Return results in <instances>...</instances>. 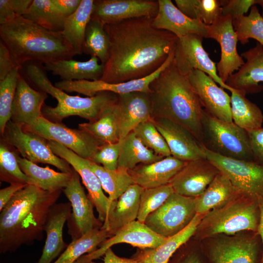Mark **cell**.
Instances as JSON below:
<instances>
[{"instance_id":"603a6c76","label":"cell","mask_w":263,"mask_h":263,"mask_svg":"<svg viewBox=\"0 0 263 263\" xmlns=\"http://www.w3.org/2000/svg\"><path fill=\"white\" fill-rule=\"evenodd\" d=\"M70 202L56 203L47 215L44 225L46 239L42 254L37 263H52L68 244L63 239V228L72 212Z\"/></svg>"},{"instance_id":"44dd1931","label":"cell","mask_w":263,"mask_h":263,"mask_svg":"<svg viewBox=\"0 0 263 263\" xmlns=\"http://www.w3.org/2000/svg\"><path fill=\"white\" fill-rule=\"evenodd\" d=\"M220 172L207 159L187 162L169 182L174 192L187 197L200 195Z\"/></svg>"},{"instance_id":"f1b7e54d","label":"cell","mask_w":263,"mask_h":263,"mask_svg":"<svg viewBox=\"0 0 263 263\" xmlns=\"http://www.w3.org/2000/svg\"><path fill=\"white\" fill-rule=\"evenodd\" d=\"M204 215L196 213L190 224L177 234L167 238L157 247L139 249L132 258L140 263H168L175 252L195 234Z\"/></svg>"},{"instance_id":"11a10c76","label":"cell","mask_w":263,"mask_h":263,"mask_svg":"<svg viewBox=\"0 0 263 263\" xmlns=\"http://www.w3.org/2000/svg\"><path fill=\"white\" fill-rule=\"evenodd\" d=\"M27 184H13L0 190V211L14 195Z\"/></svg>"},{"instance_id":"816d5d0a","label":"cell","mask_w":263,"mask_h":263,"mask_svg":"<svg viewBox=\"0 0 263 263\" xmlns=\"http://www.w3.org/2000/svg\"><path fill=\"white\" fill-rule=\"evenodd\" d=\"M254 160L263 165V128L247 132Z\"/></svg>"},{"instance_id":"d590c367","label":"cell","mask_w":263,"mask_h":263,"mask_svg":"<svg viewBox=\"0 0 263 263\" xmlns=\"http://www.w3.org/2000/svg\"><path fill=\"white\" fill-rule=\"evenodd\" d=\"M94 0H81L77 9L66 18L61 32L76 55L83 53L87 26L91 19Z\"/></svg>"},{"instance_id":"f35d334b","label":"cell","mask_w":263,"mask_h":263,"mask_svg":"<svg viewBox=\"0 0 263 263\" xmlns=\"http://www.w3.org/2000/svg\"><path fill=\"white\" fill-rule=\"evenodd\" d=\"M23 17L52 32H61L67 17L54 5L52 0H33Z\"/></svg>"},{"instance_id":"f546056e","label":"cell","mask_w":263,"mask_h":263,"mask_svg":"<svg viewBox=\"0 0 263 263\" xmlns=\"http://www.w3.org/2000/svg\"><path fill=\"white\" fill-rule=\"evenodd\" d=\"M98 60L95 56H91L86 61L62 59L46 63L44 67L63 81H95L100 80L103 74L104 65L99 64Z\"/></svg>"},{"instance_id":"ba28073f","label":"cell","mask_w":263,"mask_h":263,"mask_svg":"<svg viewBox=\"0 0 263 263\" xmlns=\"http://www.w3.org/2000/svg\"><path fill=\"white\" fill-rule=\"evenodd\" d=\"M1 139L19 154L34 163L53 165L61 172L71 173L73 169L64 159L55 154L49 148L47 140L25 130L21 124L10 120L6 124Z\"/></svg>"},{"instance_id":"d6986e66","label":"cell","mask_w":263,"mask_h":263,"mask_svg":"<svg viewBox=\"0 0 263 263\" xmlns=\"http://www.w3.org/2000/svg\"><path fill=\"white\" fill-rule=\"evenodd\" d=\"M203 107L208 113L222 121L233 122L230 96L204 72L194 70L188 75Z\"/></svg>"},{"instance_id":"91938a15","label":"cell","mask_w":263,"mask_h":263,"mask_svg":"<svg viewBox=\"0 0 263 263\" xmlns=\"http://www.w3.org/2000/svg\"><path fill=\"white\" fill-rule=\"evenodd\" d=\"M258 4L261 5L262 8V10H263V12H262V14L261 15L262 17L263 18V0H258Z\"/></svg>"},{"instance_id":"c3c4849f","label":"cell","mask_w":263,"mask_h":263,"mask_svg":"<svg viewBox=\"0 0 263 263\" xmlns=\"http://www.w3.org/2000/svg\"><path fill=\"white\" fill-rule=\"evenodd\" d=\"M120 147V142L100 145L89 160L109 170L118 168Z\"/></svg>"},{"instance_id":"7402d4cb","label":"cell","mask_w":263,"mask_h":263,"mask_svg":"<svg viewBox=\"0 0 263 263\" xmlns=\"http://www.w3.org/2000/svg\"><path fill=\"white\" fill-rule=\"evenodd\" d=\"M116 109L120 141L139 124L151 118L150 93L133 92L117 94Z\"/></svg>"},{"instance_id":"4316f807","label":"cell","mask_w":263,"mask_h":263,"mask_svg":"<svg viewBox=\"0 0 263 263\" xmlns=\"http://www.w3.org/2000/svg\"><path fill=\"white\" fill-rule=\"evenodd\" d=\"M158 1V12L153 19L154 27L169 31L178 38L189 34L206 37V25L201 21L186 16L170 0Z\"/></svg>"},{"instance_id":"52a82bcc","label":"cell","mask_w":263,"mask_h":263,"mask_svg":"<svg viewBox=\"0 0 263 263\" xmlns=\"http://www.w3.org/2000/svg\"><path fill=\"white\" fill-rule=\"evenodd\" d=\"M202 144L207 150L222 156L254 161L247 132L233 122L222 121L203 109Z\"/></svg>"},{"instance_id":"7dc6e473","label":"cell","mask_w":263,"mask_h":263,"mask_svg":"<svg viewBox=\"0 0 263 263\" xmlns=\"http://www.w3.org/2000/svg\"><path fill=\"white\" fill-rule=\"evenodd\" d=\"M133 132L146 147L156 154L163 157L171 155L167 142L151 117L139 124Z\"/></svg>"},{"instance_id":"4fadbf2b","label":"cell","mask_w":263,"mask_h":263,"mask_svg":"<svg viewBox=\"0 0 263 263\" xmlns=\"http://www.w3.org/2000/svg\"><path fill=\"white\" fill-rule=\"evenodd\" d=\"M62 190L72 208L67 221L68 233L72 241L93 229L102 227L103 223L95 217L94 206L81 185L79 175L74 169L70 181Z\"/></svg>"},{"instance_id":"f907efd6","label":"cell","mask_w":263,"mask_h":263,"mask_svg":"<svg viewBox=\"0 0 263 263\" xmlns=\"http://www.w3.org/2000/svg\"><path fill=\"white\" fill-rule=\"evenodd\" d=\"M258 4V0H222V16H229L232 20L245 14L252 6Z\"/></svg>"},{"instance_id":"db71d44e","label":"cell","mask_w":263,"mask_h":263,"mask_svg":"<svg viewBox=\"0 0 263 263\" xmlns=\"http://www.w3.org/2000/svg\"><path fill=\"white\" fill-rule=\"evenodd\" d=\"M52 1L63 15L68 17L77 9L81 0H52Z\"/></svg>"},{"instance_id":"7bdbcfd3","label":"cell","mask_w":263,"mask_h":263,"mask_svg":"<svg viewBox=\"0 0 263 263\" xmlns=\"http://www.w3.org/2000/svg\"><path fill=\"white\" fill-rule=\"evenodd\" d=\"M232 23L238 41L242 44L253 38L263 46V18L256 5L251 7L248 16L233 20Z\"/></svg>"},{"instance_id":"484cf974","label":"cell","mask_w":263,"mask_h":263,"mask_svg":"<svg viewBox=\"0 0 263 263\" xmlns=\"http://www.w3.org/2000/svg\"><path fill=\"white\" fill-rule=\"evenodd\" d=\"M257 254L256 242L241 236L218 240L207 252L210 263H256Z\"/></svg>"},{"instance_id":"8d00e7d4","label":"cell","mask_w":263,"mask_h":263,"mask_svg":"<svg viewBox=\"0 0 263 263\" xmlns=\"http://www.w3.org/2000/svg\"><path fill=\"white\" fill-rule=\"evenodd\" d=\"M118 167L131 170L136 166L159 161L164 157L146 147L133 132L120 141Z\"/></svg>"},{"instance_id":"7c38bea8","label":"cell","mask_w":263,"mask_h":263,"mask_svg":"<svg viewBox=\"0 0 263 263\" xmlns=\"http://www.w3.org/2000/svg\"><path fill=\"white\" fill-rule=\"evenodd\" d=\"M47 143L55 154L65 160L79 175L88 190L87 195L98 212V218L103 223L101 228L104 229L113 207V201L111 203L104 193L98 178L90 167L89 160L79 156L56 142L47 140Z\"/></svg>"},{"instance_id":"1f68e13d","label":"cell","mask_w":263,"mask_h":263,"mask_svg":"<svg viewBox=\"0 0 263 263\" xmlns=\"http://www.w3.org/2000/svg\"><path fill=\"white\" fill-rule=\"evenodd\" d=\"M144 188L134 184L115 201L110 212L107 225L111 236L124 225L137 219L140 204V196Z\"/></svg>"},{"instance_id":"e0dca14e","label":"cell","mask_w":263,"mask_h":263,"mask_svg":"<svg viewBox=\"0 0 263 263\" xmlns=\"http://www.w3.org/2000/svg\"><path fill=\"white\" fill-rule=\"evenodd\" d=\"M158 6L155 0H96L91 19L106 25L139 17L154 18Z\"/></svg>"},{"instance_id":"7a4b0ae2","label":"cell","mask_w":263,"mask_h":263,"mask_svg":"<svg viewBox=\"0 0 263 263\" xmlns=\"http://www.w3.org/2000/svg\"><path fill=\"white\" fill-rule=\"evenodd\" d=\"M61 190L50 192L27 184L0 211V253L13 252L43 237L44 225Z\"/></svg>"},{"instance_id":"9f6ffc18","label":"cell","mask_w":263,"mask_h":263,"mask_svg":"<svg viewBox=\"0 0 263 263\" xmlns=\"http://www.w3.org/2000/svg\"><path fill=\"white\" fill-rule=\"evenodd\" d=\"M168 263H203L196 252L188 251L178 254L177 251L171 257Z\"/></svg>"},{"instance_id":"60d3db41","label":"cell","mask_w":263,"mask_h":263,"mask_svg":"<svg viewBox=\"0 0 263 263\" xmlns=\"http://www.w3.org/2000/svg\"><path fill=\"white\" fill-rule=\"evenodd\" d=\"M100 21L91 19L85 33L83 53L98 58L103 65L109 55L110 39L108 34Z\"/></svg>"},{"instance_id":"8992f818","label":"cell","mask_w":263,"mask_h":263,"mask_svg":"<svg viewBox=\"0 0 263 263\" xmlns=\"http://www.w3.org/2000/svg\"><path fill=\"white\" fill-rule=\"evenodd\" d=\"M259 219L258 201L240 194L204 215L195 234L199 238H204L219 234L233 235L243 230L256 231Z\"/></svg>"},{"instance_id":"e575fe53","label":"cell","mask_w":263,"mask_h":263,"mask_svg":"<svg viewBox=\"0 0 263 263\" xmlns=\"http://www.w3.org/2000/svg\"><path fill=\"white\" fill-rule=\"evenodd\" d=\"M233 122L247 132L262 128L263 114L260 108L240 91L229 87Z\"/></svg>"},{"instance_id":"74e56055","label":"cell","mask_w":263,"mask_h":263,"mask_svg":"<svg viewBox=\"0 0 263 263\" xmlns=\"http://www.w3.org/2000/svg\"><path fill=\"white\" fill-rule=\"evenodd\" d=\"M90 168L98 178L103 189L109 194L111 203L116 200L129 187L134 184L129 170L118 167L115 170H109L89 160Z\"/></svg>"},{"instance_id":"680465c9","label":"cell","mask_w":263,"mask_h":263,"mask_svg":"<svg viewBox=\"0 0 263 263\" xmlns=\"http://www.w3.org/2000/svg\"><path fill=\"white\" fill-rule=\"evenodd\" d=\"M258 203L260 211V219L257 230L262 238L263 246V198L259 200ZM261 263H263V249Z\"/></svg>"},{"instance_id":"6f0895ef","label":"cell","mask_w":263,"mask_h":263,"mask_svg":"<svg viewBox=\"0 0 263 263\" xmlns=\"http://www.w3.org/2000/svg\"><path fill=\"white\" fill-rule=\"evenodd\" d=\"M103 263H140L139 262L133 258L128 259L122 258L116 255L112 250L111 248L108 249L105 252ZM88 263H96L93 261Z\"/></svg>"},{"instance_id":"5b68a950","label":"cell","mask_w":263,"mask_h":263,"mask_svg":"<svg viewBox=\"0 0 263 263\" xmlns=\"http://www.w3.org/2000/svg\"><path fill=\"white\" fill-rule=\"evenodd\" d=\"M22 68L27 78L38 90L50 94L57 100L56 107L44 104L42 108V116L53 122L61 123L64 118L74 115L94 122L104 107L117 98V94L108 92H100L91 97L70 95L52 84L41 63L29 62Z\"/></svg>"},{"instance_id":"30bf717a","label":"cell","mask_w":263,"mask_h":263,"mask_svg":"<svg viewBox=\"0 0 263 263\" xmlns=\"http://www.w3.org/2000/svg\"><path fill=\"white\" fill-rule=\"evenodd\" d=\"M194 199L173 192L144 223L164 237L174 235L185 228L196 214Z\"/></svg>"},{"instance_id":"4dcf8cb0","label":"cell","mask_w":263,"mask_h":263,"mask_svg":"<svg viewBox=\"0 0 263 263\" xmlns=\"http://www.w3.org/2000/svg\"><path fill=\"white\" fill-rule=\"evenodd\" d=\"M242 194L223 173L216 176L205 190L194 198L197 213L205 215L210 211L223 206Z\"/></svg>"},{"instance_id":"f5cc1de1","label":"cell","mask_w":263,"mask_h":263,"mask_svg":"<svg viewBox=\"0 0 263 263\" xmlns=\"http://www.w3.org/2000/svg\"><path fill=\"white\" fill-rule=\"evenodd\" d=\"M16 68L11 53L4 42L0 40V80L3 79Z\"/></svg>"},{"instance_id":"f6af8a7d","label":"cell","mask_w":263,"mask_h":263,"mask_svg":"<svg viewBox=\"0 0 263 263\" xmlns=\"http://www.w3.org/2000/svg\"><path fill=\"white\" fill-rule=\"evenodd\" d=\"M20 69L15 68L0 80V132L1 134L10 120Z\"/></svg>"},{"instance_id":"83f0119b","label":"cell","mask_w":263,"mask_h":263,"mask_svg":"<svg viewBox=\"0 0 263 263\" xmlns=\"http://www.w3.org/2000/svg\"><path fill=\"white\" fill-rule=\"evenodd\" d=\"M186 163L170 155L150 164H139L129 172L134 184L150 188L169 184Z\"/></svg>"},{"instance_id":"9c48e42d","label":"cell","mask_w":263,"mask_h":263,"mask_svg":"<svg viewBox=\"0 0 263 263\" xmlns=\"http://www.w3.org/2000/svg\"><path fill=\"white\" fill-rule=\"evenodd\" d=\"M204 148L207 159L228 178L241 194L257 201L263 198V165L254 161L222 156Z\"/></svg>"},{"instance_id":"ffe728a7","label":"cell","mask_w":263,"mask_h":263,"mask_svg":"<svg viewBox=\"0 0 263 263\" xmlns=\"http://www.w3.org/2000/svg\"><path fill=\"white\" fill-rule=\"evenodd\" d=\"M152 118L171 156L185 162L207 158L203 145L186 128L168 119Z\"/></svg>"},{"instance_id":"d6a6232c","label":"cell","mask_w":263,"mask_h":263,"mask_svg":"<svg viewBox=\"0 0 263 263\" xmlns=\"http://www.w3.org/2000/svg\"><path fill=\"white\" fill-rule=\"evenodd\" d=\"M16 155L21 170L28 178V184L45 191L53 192L63 190L71 179L73 171L71 173L57 172L49 167L38 166L20 157L16 150Z\"/></svg>"},{"instance_id":"8fae6325","label":"cell","mask_w":263,"mask_h":263,"mask_svg":"<svg viewBox=\"0 0 263 263\" xmlns=\"http://www.w3.org/2000/svg\"><path fill=\"white\" fill-rule=\"evenodd\" d=\"M24 130L34 132L48 140L56 142L71 150L79 156L90 160L101 145L87 132L71 129L62 123L52 122L40 117L34 126H22Z\"/></svg>"},{"instance_id":"b9f144b4","label":"cell","mask_w":263,"mask_h":263,"mask_svg":"<svg viewBox=\"0 0 263 263\" xmlns=\"http://www.w3.org/2000/svg\"><path fill=\"white\" fill-rule=\"evenodd\" d=\"M176 7L186 16L212 24L222 16L221 0H175Z\"/></svg>"},{"instance_id":"ac0fdd59","label":"cell","mask_w":263,"mask_h":263,"mask_svg":"<svg viewBox=\"0 0 263 263\" xmlns=\"http://www.w3.org/2000/svg\"><path fill=\"white\" fill-rule=\"evenodd\" d=\"M167 238L150 229L144 223L134 221L117 230L95 251L83 255L74 263H88L104 255L114 244L126 243L139 249L153 248L163 244Z\"/></svg>"},{"instance_id":"bcb514c9","label":"cell","mask_w":263,"mask_h":263,"mask_svg":"<svg viewBox=\"0 0 263 263\" xmlns=\"http://www.w3.org/2000/svg\"><path fill=\"white\" fill-rule=\"evenodd\" d=\"M173 192L169 184L144 188L140 196L137 221L144 223L147 216L159 208Z\"/></svg>"},{"instance_id":"ee69618b","label":"cell","mask_w":263,"mask_h":263,"mask_svg":"<svg viewBox=\"0 0 263 263\" xmlns=\"http://www.w3.org/2000/svg\"><path fill=\"white\" fill-rule=\"evenodd\" d=\"M0 180L10 184H28V178L19 166L15 150L1 140L0 143Z\"/></svg>"},{"instance_id":"6da1fadb","label":"cell","mask_w":263,"mask_h":263,"mask_svg":"<svg viewBox=\"0 0 263 263\" xmlns=\"http://www.w3.org/2000/svg\"><path fill=\"white\" fill-rule=\"evenodd\" d=\"M153 19L143 17L105 25L110 49L100 80L118 83L140 79L163 64L178 38L154 27Z\"/></svg>"},{"instance_id":"277c9868","label":"cell","mask_w":263,"mask_h":263,"mask_svg":"<svg viewBox=\"0 0 263 263\" xmlns=\"http://www.w3.org/2000/svg\"><path fill=\"white\" fill-rule=\"evenodd\" d=\"M0 38L20 70L29 62L45 64L76 55L62 32L48 30L23 16L0 25Z\"/></svg>"},{"instance_id":"681fc988","label":"cell","mask_w":263,"mask_h":263,"mask_svg":"<svg viewBox=\"0 0 263 263\" xmlns=\"http://www.w3.org/2000/svg\"><path fill=\"white\" fill-rule=\"evenodd\" d=\"M33 0H0V25L23 16Z\"/></svg>"},{"instance_id":"ab89813d","label":"cell","mask_w":263,"mask_h":263,"mask_svg":"<svg viewBox=\"0 0 263 263\" xmlns=\"http://www.w3.org/2000/svg\"><path fill=\"white\" fill-rule=\"evenodd\" d=\"M110 237L111 236L106 229H93L80 238L72 241L53 263H74L85 253L95 251L102 243Z\"/></svg>"},{"instance_id":"836d02e7","label":"cell","mask_w":263,"mask_h":263,"mask_svg":"<svg viewBox=\"0 0 263 263\" xmlns=\"http://www.w3.org/2000/svg\"><path fill=\"white\" fill-rule=\"evenodd\" d=\"M116 100L117 98L104 107L96 120L79 124L78 129L88 132L101 144L119 142Z\"/></svg>"},{"instance_id":"5bb4252c","label":"cell","mask_w":263,"mask_h":263,"mask_svg":"<svg viewBox=\"0 0 263 263\" xmlns=\"http://www.w3.org/2000/svg\"><path fill=\"white\" fill-rule=\"evenodd\" d=\"M203 38L196 34L178 38L173 49V62L183 75L188 76L193 70H200L210 76L220 87L228 90L229 87L218 76L216 63L203 47Z\"/></svg>"},{"instance_id":"3957f363","label":"cell","mask_w":263,"mask_h":263,"mask_svg":"<svg viewBox=\"0 0 263 263\" xmlns=\"http://www.w3.org/2000/svg\"><path fill=\"white\" fill-rule=\"evenodd\" d=\"M150 89L151 117L180 124L202 144L203 107L188 76L179 71L173 61L150 83Z\"/></svg>"},{"instance_id":"9a60e30c","label":"cell","mask_w":263,"mask_h":263,"mask_svg":"<svg viewBox=\"0 0 263 263\" xmlns=\"http://www.w3.org/2000/svg\"><path fill=\"white\" fill-rule=\"evenodd\" d=\"M232 21L230 16H222L212 24L206 25L205 38L216 40L221 47V58L216 68L218 76L225 83L244 63L237 52L238 39Z\"/></svg>"},{"instance_id":"d4e9b609","label":"cell","mask_w":263,"mask_h":263,"mask_svg":"<svg viewBox=\"0 0 263 263\" xmlns=\"http://www.w3.org/2000/svg\"><path fill=\"white\" fill-rule=\"evenodd\" d=\"M241 56L246 61L228 78L225 84L244 95L261 92L263 86L259 83L263 82V46L257 42L255 47Z\"/></svg>"},{"instance_id":"cb8c5ba5","label":"cell","mask_w":263,"mask_h":263,"mask_svg":"<svg viewBox=\"0 0 263 263\" xmlns=\"http://www.w3.org/2000/svg\"><path fill=\"white\" fill-rule=\"evenodd\" d=\"M47 96V93L32 88L20 73L10 120L23 126L35 125L42 116V108Z\"/></svg>"},{"instance_id":"2e32d148","label":"cell","mask_w":263,"mask_h":263,"mask_svg":"<svg viewBox=\"0 0 263 263\" xmlns=\"http://www.w3.org/2000/svg\"><path fill=\"white\" fill-rule=\"evenodd\" d=\"M173 51L169 55L163 64L155 72L144 78L118 83H110L101 80L60 81L55 86L65 92H76L88 96H93L97 93L108 92L116 94H125L133 92L150 93V85L159 74L172 62Z\"/></svg>"}]
</instances>
